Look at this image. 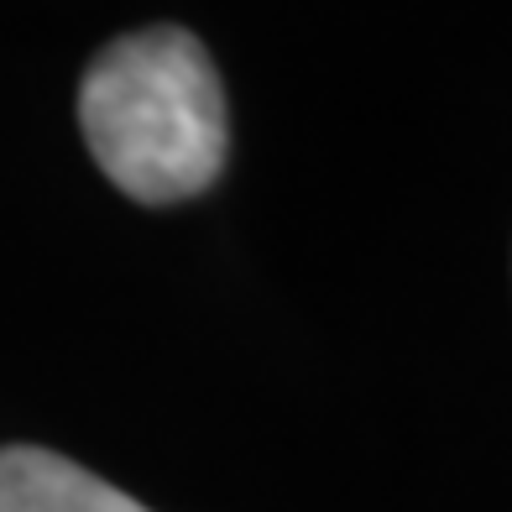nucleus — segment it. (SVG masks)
<instances>
[{
	"label": "nucleus",
	"instance_id": "1",
	"mask_svg": "<svg viewBox=\"0 0 512 512\" xmlns=\"http://www.w3.org/2000/svg\"><path fill=\"white\" fill-rule=\"evenodd\" d=\"M79 131L126 199L183 204L220 178L230 152L220 68L183 27L115 37L79 79Z\"/></svg>",
	"mask_w": 512,
	"mask_h": 512
},
{
	"label": "nucleus",
	"instance_id": "2",
	"mask_svg": "<svg viewBox=\"0 0 512 512\" xmlns=\"http://www.w3.org/2000/svg\"><path fill=\"white\" fill-rule=\"evenodd\" d=\"M0 512H152L121 486L100 481L68 455L42 445L0 450Z\"/></svg>",
	"mask_w": 512,
	"mask_h": 512
}]
</instances>
